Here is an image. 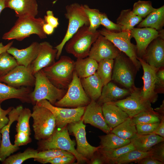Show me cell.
Masks as SVG:
<instances>
[{
    "mask_svg": "<svg viewBox=\"0 0 164 164\" xmlns=\"http://www.w3.org/2000/svg\"><path fill=\"white\" fill-rule=\"evenodd\" d=\"M114 59H104L98 62L96 72L101 79L103 86L112 80Z\"/></svg>",
    "mask_w": 164,
    "mask_h": 164,
    "instance_id": "obj_36",
    "label": "cell"
},
{
    "mask_svg": "<svg viewBox=\"0 0 164 164\" xmlns=\"http://www.w3.org/2000/svg\"><path fill=\"white\" fill-rule=\"evenodd\" d=\"M65 16L68 20L66 33L61 42L54 48L57 50L56 59H59L66 42L81 27L89 26V22L83 5L74 3L66 7Z\"/></svg>",
    "mask_w": 164,
    "mask_h": 164,
    "instance_id": "obj_6",
    "label": "cell"
},
{
    "mask_svg": "<svg viewBox=\"0 0 164 164\" xmlns=\"http://www.w3.org/2000/svg\"><path fill=\"white\" fill-rule=\"evenodd\" d=\"M75 159L76 158L73 155H64L55 157L49 163L51 164H69L73 162Z\"/></svg>",
    "mask_w": 164,
    "mask_h": 164,
    "instance_id": "obj_49",
    "label": "cell"
},
{
    "mask_svg": "<svg viewBox=\"0 0 164 164\" xmlns=\"http://www.w3.org/2000/svg\"><path fill=\"white\" fill-rule=\"evenodd\" d=\"M36 104L45 107L52 113L55 118L56 127L62 128L71 123L81 120L86 107L70 108L57 107L44 99Z\"/></svg>",
    "mask_w": 164,
    "mask_h": 164,
    "instance_id": "obj_11",
    "label": "cell"
},
{
    "mask_svg": "<svg viewBox=\"0 0 164 164\" xmlns=\"http://www.w3.org/2000/svg\"><path fill=\"white\" fill-rule=\"evenodd\" d=\"M45 23L44 19L40 17L25 16L18 18L14 26L3 35L2 38L21 41L32 34L37 35L41 39L46 38V35L43 30Z\"/></svg>",
    "mask_w": 164,
    "mask_h": 164,
    "instance_id": "obj_3",
    "label": "cell"
},
{
    "mask_svg": "<svg viewBox=\"0 0 164 164\" xmlns=\"http://www.w3.org/2000/svg\"><path fill=\"white\" fill-rule=\"evenodd\" d=\"M74 64L75 61L70 57L63 56L51 65L41 70L56 87L67 90L73 79Z\"/></svg>",
    "mask_w": 164,
    "mask_h": 164,
    "instance_id": "obj_2",
    "label": "cell"
},
{
    "mask_svg": "<svg viewBox=\"0 0 164 164\" xmlns=\"http://www.w3.org/2000/svg\"><path fill=\"white\" fill-rule=\"evenodd\" d=\"M13 41H12L6 45H4L2 42H0V54L2 53L7 51V50L12 46Z\"/></svg>",
    "mask_w": 164,
    "mask_h": 164,
    "instance_id": "obj_56",
    "label": "cell"
},
{
    "mask_svg": "<svg viewBox=\"0 0 164 164\" xmlns=\"http://www.w3.org/2000/svg\"><path fill=\"white\" fill-rule=\"evenodd\" d=\"M143 71L142 77L143 86L141 88V94L143 98L151 103H154L157 100L158 94L155 90L156 73L157 71L150 66L142 58L138 57Z\"/></svg>",
    "mask_w": 164,
    "mask_h": 164,
    "instance_id": "obj_19",
    "label": "cell"
},
{
    "mask_svg": "<svg viewBox=\"0 0 164 164\" xmlns=\"http://www.w3.org/2000/svg\"><path fill=\"white\" fill-rule=\"evenodd\" d=\"M7 0H0V15L2 11L6 7V3Z\"/></svg>",
    "mask_w": 164,
    "mask_h": 164,
    "instance_id": "obj_58",
    "label": "cell"
},
{
    "mask_svg": "<svg viewBox=\"0 0 164 164\" xmlns=\"http://www.w3.org/2000/svg\"><path fill=\"white\" fill-rule=\"evenodd\" d=\"M39 47V43L34 42L28 47L23 49H19L11 46L7 52L15 59L18 65L28 67L36 58Z\"/></svg>",
    "mask_w": 164,
    "mask_h": 164,
    "instance_id": "obj_22",
    "label": "cell"
},
{
    "mask_svg": "<svg viewBox=\"0 0 164 164\" xmlns=\"http://www.w3.org/2000/svg\"><path fill=\"white\" fill-rule=\"evenodd\" d=\"M135 149L133 144L131 142L125 146L117 149H112L101 147L98 149V151L105 158L106 163L111 164L113 160Z\"/></svg>",
    "mask_w": 164,
    "mask_h": 164,
    "instance_id": "obj_33",
    "label": "cell"
},
{
    "mask_svg": "<svg viewBox=\"0 0 164 164\" xmlns=\"http://www.w3.org/2000/svg\"><path fill=\"white\" fill-rule=\"evenodd\" d=\"M142 19L135 15L131 9H125L121 11L116 23L122 27V30L131 31Z\"/></svg>",
    "mask_w": 164,
    "mask_h": 164,
    "instance_id": "obj_31",
    "label": "cell"
},
{
    "mask_svg": "<svg viewBox=\"0 0 164 164\" xmlns=\"http://www.w3.org/2000/svg\"><path fill=\"white\" fill-rule=\"evenodd\" d=\"M91 164H103L106 163L105 158L98 150L96 151L88 162Z\"/></svg>",
    "mask_w": 164,
    "mask_h": 164,
    "instance_id": "obj_52",
    "label": "cell"
},
{
    "mask_svg": "<svg viewBox=\"0 0 164 164\" xmlns=\"http://www.w3.org/2000/svg\"><path fill=\"white\" fill-rule=\"evenodd\" d=\"M81 120L84 124H89L108 134L111 129L107 125L103 114L102 105L91 100L85 108Z\"/></svg>",
    "mask_w": 164,
    "mask_h": 164,
    "instance_id": "obj_20",
    "label": "cell"
},
{
    "mask_svg": "<svg viewBox=\"0 0 164 164\" xmlns=\"http://www.w3.org/2000/svg\"><path fill=\"white\" fill-rule=\"evenodd\" d=\"M131 118L135 125L160 122L161 118L154 110L141 112Z\"/></svg>",
    "mask_w": 164,
    "mask_h": 164,
    "instance_id": "obj_39",
    "label": "cell"
},
{
    "mask_svg": "<svg viewBox=\"0 0 164 164\" xmlns=\"http://www.w3.org/2000/svg\"><path fill=\"white\" fill-rule=\"evenodd\" d=\"M154 110L159 114L161 118L163 117H164V100L163 101L162 104L160 107L155 108Z\"/></svg>",
    "mask_w": 164,
    "mask_h": 164,
    "instance_id": "obj_57",
    "label": "cell"
},
{
    "mask_svg": "<svg viewBox=\"0 0 164 164\" xmlns=\"http://www.w3.org/2000/svg\"><path fill=\"white\" fill-rule=\"evenodd\" d=\"M151 158L164 163V142H160L153 146L151 149Z\"/></svg>",
    "mask_w": 164,
    "mask_h": 164,
    "instance_id": "obj_46",
    "label": "cell"
},
{
    "mask_svg": "<svg viewBox=\"0 0 164 164\" xmlns=\"http://www.w3.org/2000/svg\"><path fill=\"white\" fill-rule=\"evenodd\" d=\"M130 140L136 149L146 152L150 150L155 145L164 141V138L154 133L137 134Z\"/></svg>",
    "mask_w": 164,
    "mask_h": 164,
    "instance_id": "obj_28",
    "label": "cell"
},
{
    "mask_svg": "<svg viewBox=\"0 0 164 164\" xmlns=\"http://www.w3.org/2000/svg\"><path fill=\"white\" fill-rule=\"evenodd\" d=\"M18 65L14 57L7 51L0 54V78L9 73Z\"/></svg>",
    "mask_w": 164,
    "mask_h": 164,
    "instance_id": "obj_41",
    "label": "cell"
},
{
    "mask_svg": "<svg viewBox=\"0 0 164 164\" xmlns=\"http://www.w3.org/2000/svg\"><path fill=\"white\" fill-rule=\"evenodd\" d=\"M151 155V150L148 151L143 152L135 149L113 160L111 164H125L134 162L136 163L144 158L150 157Z\"/></svg>",
    "mask_w": 164,
    "mask_h": 164,
    "instance_id": "obj_35",
    "label": "cell"
},
{
    "mask_svg": "<svg viewBox=\"0 0 164 164\" xmlns=\"http://www.w3.org/2000/svg\"><path fill=\"white\" fill-rule=\"evenodd\" d=\"M131 90L122 88L114 83L110 82L103 87L101 95L97 102L102 105L103 104L115 102L128 96Z\"/></svg>",
    "mask_w": 164,
    "mask_h": 164,
    "instance_id": "obj_25",
    "label": "cell"
},
{
    "mask_svg": "<svg viewBox=\"0 0 164 164\" xmlns=\"http://www.w3.org/2000/svg\"><path fill=\"white\" fill-rule=\"evenodd\" d=\"M31 117L33 119L35 139L38 141L50 137L56 127L55 118L50 111L35 104L32 108Z\"/></svg>",
    "mask_w": 164,
    "mask_h": 164,
    "instance_id": "obj_7",
    "label": "cell"
},
{
    "mask_svg": "<svg viewBox=\"0 0 164 164\" xmlns=\"http://www.w3.org/2000/svg\"><path fill=\"white\" fill-rule=\"evenodd\" d=\"M44 19L45 23L49 24L54 28H57L59 25L58 18L54 16L52 11H46V15L44 16Z\"/></svg>",
    "mask_w": 164,
    "mask_h": 164,
    "instance_id": "obj_50",
    "label": "cell"
},
{
    "mask_svg": "<svg viewBox=\"0 0 164 164\" xmlns=\"http://www.w3.org/2000/svg\"><path fill=\"white\" fill-rule=\"evenodd\" d=\"M38 151L32 148H28L23 152L10 155L2 162L3 164H21L30 159H34Z\"/></svg>",
    "mask_w": 164,
    "mask_h": 164,
    "instance_id": "obj_37",
    "label": "cell"
},
{
    "mask_svg": "<svg viewBox=\"0 0 164 164\" xmlns=\"http://www.w3.org/2000/svg\"><path fill=\"white\" fill-rule=\"evenodd\" d=\"M58 0H55L53 2V4H55Z\"/></svg>",
    "mask_w": 164,
    "mask_h": 164,
    "instance_id": "obj_60",
    "label": "cell"
},
{
    "mask_svg": "<svg viewBox=\"0 0 164 164\" xmlns=\"http://www.w3.org/2000/svg\"><path fill=\"white\" fill-rule=\"evenodd\" d=\"M75 142L70 138L67 125L62 128L56 127L48 138L38 141L37 150L41 151L50 149H58L70 152L75 157L77 164L89 162L76 151Z\"/></svg>",
    "mask_w": 164,
    "mask_h": 164,
    "instance_id": "obj_1",
    "label": "cell"
},
{
    "mask_svg": "<svg viewBox=\"0 0 164 164\" xmlns=\"http://www.w3.org/2000/svg\"><path fill=\"white\" fill-rule=\"evenodd\" d=\"M155 90V92L157 94H164V67L159 70L156 72Z\"/></svg>",
    "mask_w": 164,
    "mask_h": 164,
    "instance_id": "obj_45",
    "label": "cell"
},
{
    "mask_svg": "<svg viewBox=\"0 0 164 164\" xmlns=\"http://www.w3.org/2000/svg\"><path fill=\"white\" fill-rule=\"evenodd\" d=\"M1 138H2V135H1V129H0V148L1 147Z\"/></svg>",
    "mask_w": 164,
    "mask_h": 164,
    "instance_id": "obj_59",
    "label": "cell"
},
{
    "mask_svg": "<svg viewBox=\"0 0 164 164\" xmlns=\"http://www.w3.org/2000/svg\"><path fill=\"white\" fill-rule=\"evenodd\" d=\"M91 101L83 88L80 79L74 71L72 81L65 94L54 105L60 107L75 108L86 107Z\"/></svg>",
    "mask_w": 164,
    "mask_h": 164,
    "instance_id": "obj_10",
    "label": "cell"
},
{
    "mask_svg": "<svg viewBox=\"0 0 164 164\" xmlns=\"http://www.w3.org/2000/svg\"><path fill=\"white\" fill-rule=\"evenodd\" d=\"M152 133H154L164 138V117L161 118L157 127Z\"/></svg>",
    "mask_w": 164,
    "mask_h": 164,
    "instance_id": "obj_53",
    "label": "cell"
},
{
    "mask_svg": "<svg viewBox=\"0 0 164 164\" xmlns=\"http://www.w3.org/2000/svg\"><path fill=\"white\" fill-rule=\"evenodd\" d=\"M23 108L22 105H19L15 108L13 107L8 114L9 119L8 123L1 129L2 138L0 148V161L2 162L9 156L19 149V147L11 143L10 140L9 132L12 124L17 121Z\"/></svg>",
    "mask_w": 164,
    "mask_h": 164,
    "instance_id": "obj_15",
    "label": "cell"
},
{
    "mask_svg": "<svg viewBox=\"0 0 164 164\" xmlns=\"http://www.w3.org/2000/svg\"><path fill=\"white\" fill-rule=\"evenodd\" d=\"M57 52V50L49 43L44 41L40 43L38 55L31 64L33 74L53 64L55 62Z\"/></svg>",
    "mask_w": 164,
    "mask_h": 164,
    "instance_id": "obj_21",
    "label": "cell"
},
{
    "mask_svg": "<svg viewBox=\"0 0 164 164\" xmlns=\"http://www.w3.org/2000/svg\"><path fill=\"white\" fill-rule=\"evenodd\" d=\"M98 66V62L88 56L77 58L75 61L74 71L80 79L84 78L95 73Z\"/></svg>",
    "mask_w": 164,
    "mask_h": 164,
    "instance_id": "obj_30",
    "label": "cell"
},
{
    "mask_svg": "<svg viewBox=\"0 0 164 164\" xmlns=\"http://www.w3.org/2000/svg\"><path fill=\"white\" fill-rule=\"evenodd\" d=\"M141 88L135 87L125 98L111 102L119 107L130 118L142 111H154L151 103L143 97Z\"/></svg>",
    "mask_w": 164,
    "mask_h": 164,
    "instance_id": "obj_12",
    "label": "cell"
},
{
    "mask_svg": "<svg viewBox=\"0 0 164 164\" xmlns=\"http://www.w3.org/2000/svg\"><path fill=\"white\" fill-rule=\"evenodd\" d=\"M99 30L101 35L111 41L120 51L128 57L138 70L141 66L138 59L136 45L131 41L132 38L131 31H114L105 28Z\"/></svg>",
    "mask_w": 164,
    "mask_h": 164,
    "instance_id": "obj_9",
    "label": "cell"
},
{
    "mask_svg": "<svg viewBox=\"0 0 164 164\" xmlns=\"http://www.w3.org/2000/svg\"><path fill=\"white\" fill-rule=\"evenodd\" d=\"M73 155L67 151L58 149H50L38 151L34 161L44 164L49 163L53 159L61 156Z\"/></svg>",
    "mask_w": 164,
    "mask_h": 164,
    "instance_id": "obj_38",
    "label": "cell"
},
{
    "mask_svg": "<svg viewBox=\"0 0 164 164\" xmlns=\"http://www.w3.org/2000/svg\"><path fill=\"white\" fill-rule=\"evenodd\" d=\"M159 123L136 125L137 134L139 135L151 134L156 128Z\"/></svg>",
    "mask_w": 164,
    "mask_h": 164,
    "instance_id": "obj_47",
    "label": "cell"
},
{
    "mask_svg": "<svg viewBox=\"0 0 164 164\" xmlns=\"http://www.w3.org/2000/svg\"><path fill=\"white\" fill-rule=\"evenodd\" d=\"M112 80L131 90L135 87L137 70L130 59L121 52L114 60Z\"/></svg>",
    "mask_w": 164,
    "mask_h": 164,
    "instance_id": "obj_8",
    "label": "cell"
},
{
    "mask_svg": "<svg viewBox=\"0 0 164 164\" xmlns=\"http://www.w3.org/2000/svg\"><path fill=\"white\" fill-rule=\"evenodd\" d=\"M31 111L28 108H23L17 119L15 130L16 132H21L31 134L29 121L31 117Z\"/></svg>",
    "mask_w": 164,
    "mask_h": 164,
    "instance_id": "obj_40",
    "label": "cell"
},
{
    "mask_svg": "<svg viewBox=\"0 0 164 164\" xmlns=\"http://www.w3.org/2000/svg\"><path fill=\"white\" fill-rule=\"evenodd\" d=\"M121 52L111 41L100 34L93 44L88 56L98 63L104 59L114 60Z\"/></svg>",
    "mask_w": 164,
    "mask_h": 164,
    "instance_id": "obj_16",
    "label": "cell"
},
{
    "mask_svg": "<svg viewBox=\"0 0 164 164\" xmlns=\"http://www.w3.org/2000/svg\"><path fill=\"white\" fill-rule=\"evenodd\" d=\"M85 13L88 18L89 30L95 32L101 25L100 14L99 11L97 9L90 8L87 5H83Z\"/></svg>",
    "mask_w": 164,
    "mask_h": 164,
    "instance_id": "obj_42",
    "label": "cell"
},
{
    "mask_svg": "<svg viewBox=\"0 0 164 164\" xmlns=\"http://www.w3.org/2000/svg\"><path fill=\"white\" fill-rule=\"evenodd\" d=\"M54 29L52 26L46 23L43 26V31L46 35L52 34L54 32Z\"/></svg>",
    "mask_w": 164,
    "mask_h": 164,
    "instance_id": "obj_55",
    "label": "cell"
},
{
    "mask_svg": "<svg viewBox=\"0 0 164 164\" xmlns=\"http://www.w3.org/2000/svg\"><path fill=\"white\" fill-rule=\"evenodd\" d=\"M6 7L13 10L18 18L35 17L38 12L36 0H7Z\"/></svg>",
    "mask_w": 164,
    "mask_h": 164,
    "instance_id": "obj_24",
    "label": "cell"
},
{
    "mask_svg": "<svg viewBox=\"0 0 164 164\" xmlns=\"http://www.w3.org/2000/svg\"><path fill=\"white\" fill-rule=\"evenodd\" d=\"M13 108V107H10L7 109L4 110L2 108L0 104V129H1L8 123L9 119L6 116Z\"/></svg>",
    "mask_w": 164,
    "mask_h": 164,
    "instance_id": "obj_51",
    "label": "cell"
},
{
    "mask_svg": "<svg viewBox=\"0 0 164 164\" xmlns=\"http://www.w3.org/2000/svg\"><path fill=\"white\" fill-rule=\"evenodd\" d=\"M28 134L21 132H17L15 136L14 145L17 146L25 145L30 143L32 140Z\"/></svg>",
    "mask_w": 164,
    "mask_h": 164,
    "instance_id": "obj_48",
    "label": "cell"
},
{
    "mask_svg": "<svg viewBox=\"0 0 164 164\" xmlns=\"http://www.w3.org/2000/svg\"><path fill=\"white\" fill-rule=\"evenodd\" d=\"M0 81L15 87H32L35 78L33 73L32 66L26 67L18 65L5 76L0 78Z\"/></svg>",
    "mask_w": 164,
    "mask_h": 164,
    "instance_id": "obj_13",
    "label": "cell"
},
{
    "mask_svg": "<svg viewBox=\"0 0 164 164\" xmlns=\"http://www.w3.org/2000/svg\"><path fill=\"white\" fill-rule=\"evenodd\" d=\"M67 127L68 131L75 138L77 144L76 151L89 161L94 153L101 146L100 145L94 147L88 142L86 138V125L81 120L69 124Z\"/></svg>",
    "mask_w": 164,
    "mask_h": 164,
    "instance_id": "obj_14",
    "label": "cell"
},
{
    "mask_svg": "<svg viewBox=\"0 0 164 164\" xmlns=\"http://www.w3.org/2000/svg\"><path fill=\"white\" fill-rule=\"evenodd\" d=\"M100 145L102 147L117 149L125 146L131 142L130 139L122 138L111 132L105 135L99 136Z\"/></svg>",
    "mask_w": 164,
    "mask_h": 164,
    "instance_id": "obj_34",
    "label": "cell"
},
{
    "mask_svg": "<svg viewBox=\"0 0 164 164\" xmlns=\"http://www.w3.org/2000/svg\"><path fill=\"white\" fill-rule=\"evenodd\" d=\"M140 22L137 28L148 27L159 31L164 26V6L155 9Z\"/></svg>",
    "mask_w": 164,
    "mask_h": 164,
    "instance_id": "obj_29",
    "label": "cell"
},
{
    "mask_svg": "<svg viewBox=\"0 0 164 164\" xmlns=\"http://www.w3.org/2000/svg\"><path fill=\"white\" fill-rule=\"evenodd\" d=\"M100 19L101 25L103 26L106 29L110 31L117 32L122 30V27L109 20L105 13H101Z\"/></svg>",
    "mask_w": 164,
    "mask_h": 164,
    "instance_id": "obj_44",
    "label": "cell"
},
{
    "mask_svg": "<svg viewBox=\"0 0 164 164\" xmlns=\"http://www.w3.org/2000/svg\"><path fill=\"white\" fill-rule=\"evenodd\" d=\"M155 9L151 1L139 0L134 4L132 11L135 15L143 19Z\"/></svg>",
    "mask_w": 164,
    "mask_h": 164,
    "instance_id": "obj_43",
    "label": "cell"
},
{
    "mask_svg": "<svg viewBox=\"0 0 164 164\" xmlns=\"http://www.w3.org/2000/svg\"><path fill=\"white\" fill-rule=\"evenodd\" d=\"M100 35L99 30L92 32L89 30L88 26H84L66 42V50L77 59L88 57L93 44Z\"/></svg>",
    "mask_w": 164,
    "mask_h": 164,
    "instance_id": "obj_4",
    "label": "cell"
},
{
    "mask_svg": "<svg viewBox=\"0 0 164 164\" xmlns=\"http://www.w3.org/2000/svg\"><path fill=\"white\" fill-rule=\"evenodd\" d=\"M33 90L31 87L15 88L0 81V104L11 99H18L23 103H31L30 94Z\"/></svg>",
    "mask_w": 164,
    "mask_h": 164,
    "instance_id": "obj_23",
    "label": "cell"
},
{
    "mask_svg": "<svg viewBox=\"0 0 164 164\" xmlns=\"http://www.w3.org/2000/svg\"><path fill=\"white\" fill-rule=\"evenodd\" d=\"M142 58L157 71L163 67L164 37H158L153 39L146 48Z\"/></svg>",
    "mask_w": 164,
    "mask_h": 164,
    "instance_id": "obj_18",
    "label": "cell"
},
{
    "mask_svg": "<svg viewBox=\"0 0 164 164\" xmlns=\"http://www.w3.org/2000/svg\"><path fill=\"white\" fill-rule=\"evenodd\" d=\"M80 81L88 97L91 100L97 101L101 95L103 86L97 73L87 77L80 79Z\"/></svg>",
    "mask_w": 164,
    "mask_h": 164,
    "instance_id": "obj_27",
    "label": "cell"
},
{
    "mask_svg": "<svg viewBox=\"0 0 164 164\" xmlns=\"http://www.w3.org/2000/svg\"><path fill=\"white\" fill-rule=\"evenodd\" d=\"M102 108L105 120L111 130L129 117L119 107L111 102L103 104Z\"/></svg>",
    "mask_w": 164,
    "mask_h": 164,
    "instance_id": "obj_26",
    "label": "cell"
},
{
    "mask_svg": "<svg viewBox=\"0 0 164 164\" xmlns=\"http://www.w3.org/2000/svg\"><path fill=\"white\" fill-rule=\"evenodd\" d=\"M111 132L123 139H130L137 134L136 125L128 117L124 121L112 129Z\"/></svg>",
    "mask_w": 164,
    "mask_h": 164,
    "instance_id": "obj_32",
    "label": "cell"
},
{
    "mask_svg": "<svg viewBox=\"0 0 164 164\" xmlns=\"http://www.w3.org/2000/svg\"><path fill=\"white\" fill-rule=\"evenodd\" d=\"M138 164H163L164 163L151 157L144 158L137 162Z\"/></svg>",
    "mask_w": 164,
    "mask_h": 164,
    "instance_id": "obj_54",
    "label": "cell"
},
{
    "mask_svg": "<svg viewBox=\"0 0 164 164\" xmlns=\"http://www.w3.org/2000/svg\"><path fill=\"white\" fill-rule=\"evenodd\" d=\"M130 31L132 37L135 39L136 43L137 56L141 58L148 46L153 39L158 37H164L163 29L158 31L150 27H137L134 28Z\"/></svg>",
    "mask_w": 164,
    "mask_h": 164,
    "instance_id": "obj_17",
    "label": "cell"
},
{
    "mask_svg": "<svg viewBox=\"0 0 164 164\" xmlns=\"http://www.w3.org/2000/svg\"><path fill=\"white\" fill-rule=\"evenodd\" d=\"M35 81L34 89L30 94L31 104L36 103L43 100H46L51 104L61 99L67 90L59 89L54 85L41 70L34 74Z\"/></svg>",
    "mask_w": 164,
    "mask_h": 164,
    "instance_id": "obj_5",
    "label": "cell"
}]
</instances>
